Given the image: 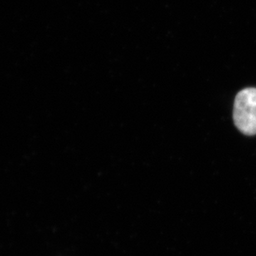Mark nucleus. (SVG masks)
<instances>
[{"instance_id": "1", "label": "nucleus", "mask_w": 256, "mask_h": 256, "mask_svg": "<svg viewBox=\"0 0 256 256\" xmlns=\"http://www.w3.org/2000/svg\"><path fill=\"white\" fill-rule=\"evenodd\" d=\"M233 120L244 135H256V88H246L237 94Z\"/></svg>"}]
</instances>
